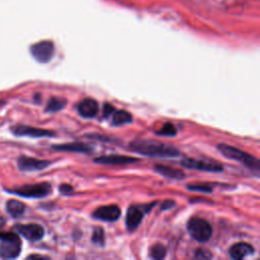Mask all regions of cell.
<instances>
[{
	"mask_svg": "<svg viewBox=\"0 0 260 260\" xmlns=\"http://www.w3.org/2000/svg\"><path fill=\"white\" fill-rule=\"evenodd\" d=\"M129 148L134 152L150 157H177L180 155L179 149L173 145H169L156 140L135 139L129 144Z\"/></svg>",
	"mask_w": 260,
	"mask_h": 260,
	"instance_id": "6da1fadb",
	"label": "cell"
},
{
	"mask_svg": "<svg viewBox=\"0 0 260 260\" xmlns=\"http://www.w3.org/2000/svg\"><path fill=\"white\" fill-rule=\"evenodd\" d=\"M217 149L222 153L223 156L233 159L238 160L245 167H247L249 170H251L253 173L256 174V176L259 175L260 172V161L257 157L249 154L248 152H245L235 146L220 143L217 145Z\"/></svg>",
	"mask_w": 260,
	"mask_h": 260,
	"instance_id": "7a4b0ae2",
	"label": "cell"
},
{
	"mask_svg": "<svg viewBox=\"0 0 260 260\" xmlns=\"http://www.w3.org/2000/svg\"><path fill=\"white\" fill-rule=\"evenodd\" d=\"M187 230L189 235L197 242L204 243L211 238L212 228L210 223L199 217L191 218L187 223Z\"/></svg>",
	"mask_w": 260,
	"mask_h": 260,
	"instance_id": "3957f363",
	"label": "cell"
},
{
	"mask_svg": "<svg viewBox=\"0 0 260 260\" xmlns=\"http://www.w3.org/2000/svg\"><path fill=\"white\" fill-rule=\"evenodd\" d=\"M51 190H52L51 185L49 183L43 182V183H37L31 185H24L14 190H11V192L21 197L42 198L49 195L51 193Z\"/></svg>",
	"mask_w": 260,
	"mask_h": 260,
	"instance_id": "277c9868",
	"label": "cell"
},
{
	"mask_svg": "<svg viewBox=\"0 0 260 260\" xmlns=\"http://www.w3.org/2000/svg\"><path fill=\"white\" fill-rule=\"evenodd\" d=\"M154 204L155 202H152L148 205L129 206L126 212V219H125L127 230L129 232H134L138 228V225L141 223L145 212H147V210H149Z\"/></svg>",
	"mask_w": 260,
	"mask_h": 260,
	"instance_id": "5b68a950",
	"label": "cell"
},
{
	"mask_svg": "<svg viewBox=\"0 0 260 260\" xmlns=\"http://www.w3.org/2000/svg\"><path fill=\"white\" fill-rule=\"evenodd\" d=\"M181 165L187 169L198 170L203 172H210V173H219L223 170V167L212 160H204V159H195L191 157H186L181 160Z\"/></svg>",
	"mask_w": 260,
	"mask_h": 260,
	"instance_id": "8992f818",
	"label": "cell"
},
{
	"mask_svg": "<svg viewBox=\"0 0 260 260\" xmlns=\"http://www.w3.org/2000/svg\"><path fill=\"white\" fill-rule=\"evenodd\" d=\"M55 52L54 44L51 41H42L34 44L30 47V53L32 57L40 63L49 62Z\"/></svg>",
	"mask_w": 260,
	"mask_h": 260,
	"instance_id": "52a82bcc",
	"label": "cell"
},
{
	"mask_svg": "<svg viewBox=\"0 0 260 260\" xmlns=\"http://www.w3.org/2000/svg\"><path fill=\"white\" fill-rule=\"evenodd\" d=\"M21 250V243L19 237L8 240H0V256L3 258H16Z\"/></svg>",
	"mask_w": 260,
	"mask_h": 260,
	"instance_id": "ba28073f",
	"label": "cell"
},
{
	"mask_svg": "<svg viewBox=\"0 0 260 260\" xmlns=\"http://www.w3.org/2000/svg\"><path fill=\"white\" fill-rule=\"evenodd\" d=\"M15 230L28 241H40L45 235L44 228L37 223L16 224Z\"/></svg>",
	"mask_w": 260,
	"mask_h": 260,
	"instance_id": "9c48e42d",
	"label": "cell"
},
{
	"mask_svg": "<svg viewBox=\"0 0 260 260\" xmlns=\"http://www.w3.org/2000/svg\"><path fill=\"white\" fill-rule=\"evenodd\" d=\"M120 215L121 209L118 205L115 204L101 206L96 208L92 213V216L94 218L104 221H115L120 217Z\"/></svg>",
	"mask_w": 260,
	"mask_h": 260,
	"instance_id": "30bf717a",
	"label": "cell"
},
{
	"mask_svg": "<svg viewBox=\"0 0 260 260\" xmlns=\"http://www.w3.org/2000/svg\"><path fill=\"white\" fill-rule=\"evenodd\" d=\"M11 131L17 136H29V137H46V136H55V132L36 128L26 125H16L11 128Z\"/></svg>",
	"mask_w": 260,
	"mask_h": 260,
	"instance_id": "8fae6325",
	"label": "cell"
},
{
	"mask_svg": "<svg viewBox=\"0 0 260 260\" xmlns=\"http://www.w3.org/2000/svg\"><path fill=\"white\" fill-rule=\"evenodd\" d=\"M51 161L49 160H44V159H38L35 157H29L26 155H21L18 160L17 165L18 168L21 171L25 172H31V171H41L50 166Z\"/></svg>",
	"mask_w": 260,
	"mask_h": 260,
	"instance_id": "7c38bea8",
	"label": "cell"
},
{
	"mask_svg": "<svg viewBox=\"0 0 260 260\" xmlns=\"http://www.w3.org/2000/svg\"><path fill=\"white\" fill-rule=\"evenodd\" d=\"M98 164L104 165H128L139 161V158L128 156V155H119V154H110L98 156L93 159Z\"/></svg>",
	"mask_w": 260,
	"mask_h": 260,
	"instance_id": "4fadbf2b",
	"label": "cell"
},
{
	"mask_svg": "<svg viewBox=\"0 0 260 260\" xmlns=\"http://www.w3.org/2000/svg\"><path fill=\"white\" fill-rule=\"evenodd\" d=\"M77 111L78 114L83 118H93L98 114L99 104L95 100L86 98L77 105Z\"/></svg>",
	"mask_w": 260,
	"mask_h": 260,
	"instance_id": "5bb4252c",
	"label": "cell"
},
{
	"mask_svg": "<svg viewBox=\"0 0 260 260\" xmlns=\"http://www.w3.org/2000/svg\"><path fill=\"white\" fill-rule=\"evenodd\" d=\"M229 253H230V256L233 259L240 260V259H243V258H245L249 255H252L254 253V248L248 243L240 242V243L234 244L230 248Z\"/></svg>",
	"mask_w": 260,
	"mask_h": 260,
	"instance_id": "9a60e30c",
	"label": "cell"
},
{
	"mask_svg": "<svg viewBox=\"0 0 260 260\" xmlns=\"http://www.w3.org/2000/svg\"><path fill=\"white\" fill-rule=\"evenodd\" d=\"M56 150H62V151H73V152H82V153H88L92 150V148L83 142H70V143H64V144H57L52 146Z\"/></svg>",
	"mask_w": 260,
	"mask_h": 260,
	"instance_id": "2e32d148",
	"label": "cell"
},
{
	"mask_svg": "<svg viewBox=\"0 0 260 260\" xmlns=\"http://www.w3.org/2000/svg\"><path fill=\"white\" fill-rule=\"evenodd\" d=\"M154 172H156L157 174L169 178V179H176V180H183L185 178V174L175 168L172 167H168V166H164V165H155L153 167Z\"/></svg>",
	"mask_w": 260,
	"mask_h": 260,
	"instance_id": "e0dca14e",
	"label": "cell"
},
{
	"mask_svg": "<svg viewBox=\"0 0 260 260\" xmlns=\"http://www.w3.org/2000/svg\"><path fill=\"white\" fill-rule=\"evenodd\" d=\"M132 122V115L125 110H115L112 113V124L114 126H121Z\"/></svg>",
	"mask_w": 260,
	"mask_h": 260,
	"instance_id": "ac0fdd59",
	"label": "cell"
},
{
	"mask_svg": "<svg viewBox=\"0 0 260 260\" xmlns=\"http://www.w3.org/2000/svg\"><path fill=\"white\" fill-rule=\"evenodd\" d=\"M6 209L8 211V213L13 216V217H18L20 215L23 214L24 210H25V205L15 199H11L7 202L6 204Z\"/></svg>",
	"mask_w": 260,
	"mask_h": 260,
	"instance_id": "d6986e66",
	"label": "cell"
},
{
	"mask_svg": "<svg viewBox=\"0 0 260 260\" xmlns=\"http://www.w3.org/2000/svg\"><path fill=\"white\" fill-rule=\"evenodd\" d=\"M66 100L65 99H62V98H56V96H53L49 100L48 104H47V107H46V111L49 112V113H55V112H58L62 109L65 108L66 106Z\"/></svg>",
	"mask_w": 260,
	"mask_h": 260,
	"instance_id": "ffe728a7",
	"label": "cell"
},
{
	"mask_svg": "<svg viewBox=\"0 0 260 260\" xmlns=\"http://www.w3.org/2000/svg\"><path fill=\"white\" fill-rule=\"evenodd\" d=\"M155 133L160 136H175L177 134V128L173 123L167 122L159 129V131H156Z\"/></svg>",
	"mask_w": 260,
	"mask_h": 260,
	"instance_id": "44dd1931",
	"label": "cell"
},
{
	"mask_svg": "<svg viewBox=\"0 0 260 260\" xmlns=\"http://www.w3.org/2000/svg\"><path fill=\"white\" fill-rule=\"evenodd\" d=\"M167 255V248L161 244H156L150 249V257L153 259H162Z\"/></svg>",
	"mask_w": 260,
	"mask_h": 260,
	"instance_id": "7402d4cb",
	"label": "cell"
},
{
	"mask_svg": "<svg viewBox=\"0 0 260 260\" xmlns=\"http://www.w3.org/2000/svg\"><path fill=\"white\" fill-rule=\"evenodd\" d=\"M91 241L99 246H104L105 244V233L101 226H95L92 233Z\"/></svg>",
	"mask_w": 260,
	"mask_h": 260,
	"instance_id": "603a6c76",
	"label": "cell"
},
{
	"mask_svg": "<svg viewBox=\"0 0 260 260\" xmlns=\"http://www.w3.org/2000/svg\"><path fill=\"white\" fill-rule=\"evenodd\" d=\"M186 188L191 191H198L203 193H210L213 190V188L207 184H189L186 186Z\"/></svg>",
	"mask_w": 260,
	"mask_h": 260,
	"instance_id": "cb8c5ba5",
	"label": "cell"
},
{
	"mask_svg": "<svg viewBox=\"0 0 260 260\" xmlns=\"http://www.w3.org/2000/svg\"><path fill=\"white\" fill-rule=\"evenodd\" d=\"M195 258L197 259H209L212 257V255L205 249H198L195 251Z\"/></svg>",
	"mask_w": 260,
	"mask_h": 260,
	"instance_id": "d4e9b609",
	"label": "cell"
},
{
	"mask_svg": "<svg viewBox=\"0 0 260 260\" xmlns=\"http://www.w3.org/2000/svg\"><path fill=\"white\" fill-rule=\"evenodd\" d=\"M59 191H60L62 194H64V195H70V194L74 191V189H73V187H72L71 185H69V184H62V185H60Z\"/></svg>",
	"mask_w": 260,
	"mask_h": 260,
	"instance_id": "484cf974",
	"label": "cell"
},
{
	"mask_svg": "<svg viewBox=\"0 0 260 260\" xmlns=\"http://www.w3.org/2000/svg\"><path fill=\"white\" fill-rule=\"evenodd\" d=\"M115 111V109H114V107L112 106V105H110V104H105L104 105V111H103V116H104V118H109L111 115H112V113Z\"/></svg>",
	"mask_w": 260,
	"mask_h": 260,
	"instance_id": "4316f807",
	"label": "cell"
},
{
	"mask_svg": "<svg viewBox=\"0 0 260 260\" xmlns=\"http://www.w3.org/2000/svg\"><path fill=\"white\" fill-rule=\"evenodd\" d=\"M174 205H175V201H173V200H166V201H164V203H162V205H161V209H162V210L170 209V208H172Z\"/></svg>",
	"mask_w": 260,
	"mask_h": 260,
	"instance_id": "83f0119b",
	"label": "cell"
},
{
	"mask_svg": "<svg viewBox=\"0 0 260 260\" xmlns=\"http://www.w3.org/2000/svg\"><path fill=\"white\" fill-rule=\"evenodd\" d=\"M36 258H41V259H43V258H48V257L43 256V255H29V256L27 257V259H36Z\"/></svg>",
	"mask_w": 260,
	"mask_h": 260,
	"instance_id": "f1b7e54d",
	"label": "cell"
},
{
	"mask_svg": "<svg viewBox=\"0 0 260 260\" xmlns=\"http://www.w3.org/2000/svg\"><path fill=\"white\" fill-rule=\"evenodd\" d=\"M4 224H5V219H4L2 216H0V229H1Z\"/></svg>",
	"mask_w": 260,
	"mask_h": 260,
	"instance_id": "f546056e",
	"label": "cell"
}]
</instances>
